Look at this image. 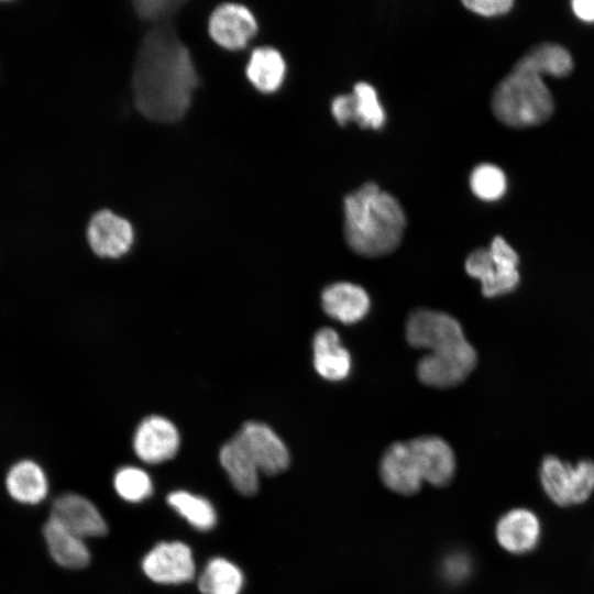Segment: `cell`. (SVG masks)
Segmentation results:
<instances>
[{"instance_id":"obj_4","label":"cell","mask_w":594,"mask_h":594,"mask_svg":"<svg viewBox=\"0 0 594 594\" xmlns=\"http://www.w3.org/2000/svg\"><path fill=\"white\" fill-rule=\"evenodd\" d=\"M491 107L503 124L528 128L539 125L552 116L554 100L541 75L514 63L495 86Z\"/></svg>"},{"instance_id":"obj_19","label":"cell","mask_w":594,"mask_h":594,"mask_svg":"<svg viewBox=\"0 0 594 594\" xmlns=\"http://www.w3.org/2000/svg\"><path fill=\"white\" fill-rule=\"evenodd\" d=\"M286 70V61L282 53L267 45L255 47L244 68L249 82L263 94H272L279 89L285 80Z\"/></svg>"},{"instance_id":"obj_6","label":"cell","mask_w":594,"mask_h":594,"mask_svg":"<svg viewBox=\"0 0 594 594\" xmlns=\"http://www.w3.org/2000/svg\"><path fill=\"white\" fill-rule=\"evenodd\" d=\"M539 480L546 495L558 506L582 504L594 493V461L581 459L571 463L546 455L539 466Z\"/></svg>"},{"instance_id":"obj_12","label":"cell","mask_w":594,"mask_h":594,"mask_svg":"<svg viewBox=\"0 0 594 594\" xmlns=\"http://www.w3.org/2000/svg\"><path fill=\"white\" fill-rule=\"evenodd\" d=\"M424 482L442 487L455 473V457L450 444L438 436L408 440Z\"/></svg>"},{"instance_id":"obj_7","label":"cell","mask_w":594,"mask_h":594,"mask_svg":"<svg viewBox=\"0 0 594 594\" xmlns=\"http://www.w3.org/2000/svg\"><path fill=\"white\" fill-rule=\"evenodd\" d=\"M208 34L212 42L229 52L245 48L258 31L253 12L241 3L224 2L209 14Z\"/></svg>"},{"instance_id":"obj_8","label":"cell","mask_w":594,"mask_h":594,"mask_svg":"<svg viewBox=\"0 0 594 594\" xmlns=\"http://www.w3.org/2000/svg\"><path fill=\"white\" fill-rule=\"evenodd\" d=\"M86 237L97 256L119 258L132 248L134 229L127 218L110 209H100L91 216Z\"/></svg>"},{"instance_id":"obj_27","label":"cell","mask_w":594,"mask_h":594,"mask_svg":"<svg viewBox=\"0 0 594 594\" xmlns=\"http://www.w3.org/2000/svg\"><path fill=\"white\" fill-rule=\"evenodd\" d=\"M113 485L124 501L132 503L144 501L153 492L148 474L135 466L121 468L114 475Z\"/></svg>"},{"instance_id":"obj_29","label":"cell","mask_w":594,"mask_h":594,"mask_svg":"<svg viewBox=\"0 0 594 594\" xmlns=\"http://www.w3.org/2000/svg\"><path fill=\"white\" fill-rule=\"evenodd\" d=\"M331 112L336 121L344 125L355 122V102L353 94L339 95L331 101Z\"/></svg>"},{"instance_id":"obj_9","label":"cell","mask_w":594,"mask_h":594,"mask_svg":"<svg viewBox=\"0 0 594 594\" xmlns=\"http://www.w3.org/2000/svg\"><path fill=\"white\" fill-rule=\"evenodd\" d=\"M145 575L160 584H180L195 576V562L190 548L179 541L161 542L143 559Z\"/></svg>"},{"instance_id":"obj_15","label":"cell","mask_w":594,"mask_h":594,"mask_svg":"<svg viewBox=\"0 0 594 594\" xmlns=\"http://www.w3.org/2000/svg\"><path fill=\"white\" fill-rule=\"evenodd\" d=\"M380 475L391 491L406 496L418 493L424 483L408 441L394 442L384 451Z\"/></svg>"},{"instance_id":"obj_26","label":"cell","mask_w":594,"mask_h":594,"mask_svg":"<svg viewBox=\"0 0 594 594\" xmlns=\"http://www.w3.org/2000/svg\"><path fill=\"white\" fill-rule=\"evenodd\" d=\"M352 94L355 102V122L361 128H382L386 113L376 89L366 81H359L354 85Z\"/></svg>"},{"instance_id":"obj_30","label":"cell","mask_w":594,"mask_h":594,"mask_svg":"<svg viewBox=\"0 0 594 594\" xmlns=\"http://www.w3.org/2000/svg\"><path fill=\"white\" fill-rule=\"evenodd\" d=\"M571 10L580 21L594 23V0H573Z\"/></svg>"},{"instance_id":"obj_14","label":"cell","mask_w":594,"mask_h":594,"mask_svg":"<svg viewBox=\"0 0 594 594\" xmlns=\"http://www.w3.org/2000/svg\"><path fill=\"white\" fill-rule=\"evenodd\" d=\"M539 517L527 508H513L499 517L495 527L496 540L502 548L513 554L534 551L541 540Z\"/></svg>"},{"instance_id":"obj_22","label":"cell","mask_w":594,"mask_h":594,"mask_svg":"<svg viewBox=\"0 0 594 594\" xmlns=\"http://www.w3.org/2000/svg\"><path fill=\"white\" fill-rule=\"evenodd\" d=\"M515 64L541 76L566 77L574 67L571 52L560 43L540 42L531 45Z\"/></svg>"},{"instance_id":"obj_5","label":"cell","mask_w":594,"mask_h":594,"mask_svg":"<svg viewBox=\"0 0 594 594\" xmlns=\"http://www.w3.org/2000/svg\"><path fill=\"white\" fill-rule=\"evenodd\" d=\"M466 273L481 283L483 296L507 295L520 284L519 255L502 235H495L488 248H477L466 257Z\"/></svg>"},{"instance_id":"obj_1","label":"cell","mask_w":594,"mask_h":594,"mask_svg":"<svg viewBox=\"0 0 594 594\" xmlns=\"http://www.w3.org/2000/svg\"><path fill=\"white\" fill-rule=\"evenodd\" d=\"M201 77L175 25L157 21L139 44L131 74L132 101L155 123H176L188 113Z\"/></svg>"},{"instance_id":"obj_23","label":"cell","mask_w":594,"mask_h":594,"mask_svg":"<svg viewBox=\"0 0 594 594\" xmlns=\"http://www.w3.org/2000/svg\"><path fill=\"white\" fill-rule=\"evenodd\" d=\"M243 582V573L234 563L213 558L202 571L198 586L202 594H239Z\"/></svg>"},{"instance_id":"obj_20","label":"cell","mask_w":594,"mask_h":594,"mask_svg":"<svg viewBox=\"0 0 594 594\" xmlns=\"http://www.w3.org/2000/svg\"><path fill=\"white\" fill-rule=\"evenodd\" d=\"M43 536L53 560L66 569H82L90 562V552L82 538L73 534L56 520L48 518Z\"/></svg>"},{"instance_id":"obj_28","label":"cell","mask_w":594,"mask_h":594,"mask_svg":"<svg viewBox=\"0 0 594 594\" xmlns=\"http://www.w3.org/2000/svg\"><path fill=\"white\" fill-rule=\"evenodd\" d=\"M463 6L483 16H496L509 12L514 7L513 0H464Z\"/></svg>"},{"instance_id":"obj_21","label":"cell","mask_w":594,"mask_h":594,"mask_svg":"<svg viewBox=\"0 0 594 594\" xmlns=\"http://www.w3.org/2000/svg\"><path fill=\"white\" fill-rule=\"evenodd\" d=\"M6 488L18 503L35 505L45 499L48 480L44 470L32 460L14 463L7 473Z\"/></svg>"},{"instance_id":"obj_17","label":"cell","mask_w":594,"mask_h":594,"mask_svg":"<svg viewBox=\"0 0 594 594\" xmlns=\"http://www.w3.org/2000/svg\"><path fill=\"white\" fill-rule=\"evenodd\" d=\"M314 366L324 380L339 382L351 371V355L341 344L338 332L328 327L319 329L312 339Z\"/></svg>"},{"instance_id":"obj_18","label":"cell","mask_w":594,"mask_h":594,"mask_svg":"<svg viewBox=\"0 0 594 594\" xmlns=\"http://www.w3.org/2000/svg\"><path fill=\"white\" fill-rule=\"evenodd\" d=\"M219 460L231 484L240 494H256L260 470L237 433L221 447Z\"/></svg>"},{"instance_id":"obj_10","label":"cell","mask_w":594,"mask_h":594,"mask_svg":"<svg viewBox=\"0 0 594 594\" xmlns=\"http://www.w3.org/2000/svg\"><path fill=\"white\" fill-rule=\"evenodd\" d=\"M260 472L277 475L289 466V451L279 436L266 424L246 421L237 433Z\"/></svg>"},{"instance_id":"obj_16","label":"cell","mask_w":594,"mask_h":594,"mask_svg":"<svg viewBox=\"0 0 594 594\" xmlns=\"http://www.w3.org/2000/svg\"><path fill=\"white\" fill-rule=\"evenodd\" d=\"M323 311L344 324L362 320L371 308L370 296L360 285L337 282L328 285L321 293Z\"/></svg>"},{"instance_id":"obj_11","label":"cell","mask_w":594,"mask_h":594,"mask_svg":"<svg viewBox=\"0 0 594 594\" xmlns=\"http://www.w3.org/2000/svg\"><path fill=\"white\" fill-rule=\"evenodd\" d=\"M179 446L178 429L169 419L160 415L144 418L133 437L135 454L148 464H158L173 459Z\"/></svg>"},{"instance_id":"obj_25","label":"cell","mask_w":594,"mask_h":594,"mask_svg":"<svg viewBox=\"0 0 594 594\" xmlns=\"http://www.w3.org/2000/svg\"><path fill=\"white\" fill-rule=\"evenodd\" d=\"M507 176L496 164H477L470 174V188L483 201L499 200L507 191Z\"/></svg>"},{"instance_id":"obj_2","label":"cell","mask_w":594,"mask_h":594,"mask_svg":"<svg viewBox=\"0 0 594 594\" xmlns=\"http://www.w3.org/2000/svg\"><path fill=\"white\" fill-rule=\"evenodd\" d=\"M406 339L411 346L429 351L417 364V376L427 386H457L477 364V353L462 326L447 312L432 309L413 311L406 323Z\"/></svg>"},{"instance_id":"obj_24","label":"cell","mask_w":594,"mask_h":594,"mask_svg":"<svg viewBox=\"0 0 594 594\" xmlns=\"http://www.w3.org/2000/svg\"><path fill=\"white\" fill-rule=\"evenodd\" d=\"M167 503L193 527L199 530H209L217 522L213 506L201 496L185 491H176L167 496Z\"/></svg>"},{"instance_id":"obj_13","label":"cell","mask_w":594,"mask_h":594,"mask_svg":"<svg viewBox=\"0 0 594 594\" xmlns=\"http://www.w3.org/2000/svg\"><path fill=\"white\" fill-rule=\"evenodd\" d=\"M50 518L85 539L107 534V524L97 507L87 498L66 493L53 502Z\"/></svg>"},{"instance_id":"obj_3","label":"cell","mask_w":594,"mask_h":594,"mask_svg":"<svg viewBox=\"0 0 594 594\" xmlns=\"http://www.w3.org/2000/svg\"><path fill=\"white\" fill-rule=\"evenodd\" d=\"M344 238L366 257L384 256L402 242L406 216L399 201L376 183L363 184L343 199Z\"/></svg>"}]
</instances>
